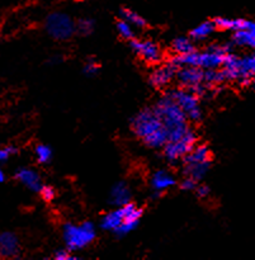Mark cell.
I'll list each match as a JSON object with an SVG mask.
<instances>
[{
    "instance_id": "obj_1",
    "label": "cell",
    "mask_w": 255,
    "mask_h": 260,
    "mask_svg": "<svg viewBox=\"0 0 255 260\" xmlns=\"http://www.w3.org/2000/svg\"><path fill=\"white\" fill-rule=\"evenodd\" d=\"M135 134L152 149L167 145L169 135L155 109H144L132 119Z\"/></svg>"
},
{
    "instance_id": "obj_2",
    "label": "cell",
    "mask_w": 255,
    "mask_h": 260,
    "mask_svg": "<svg viewBox=\"0 0 255 260\" xmlns=\"http://www.w3.org/2000/svg\"><path fill=\"white\" fill-rule=\"evenodd\" d=\"M154 109L167 128L169 141L180 140L190 129L187 123V114L178 106L177 102L168 94L160 99Z\"/></svg>"
},
{
    "instance_id": "obj_3",
    "label": "cell",
    "mask_w": 255,
    "mask_h": 260,
    "mask_svg": "<svg viewBox=\"0 0 255 260\" xmlns=\"http://www.w3.org/2000/svg\"><path fill=\"white\" fill-rule=\"evenodd\" d=\"M95 239V229L91 222H83L80 225L68 223L63 228V240L69 250H80Z\"/></svg>"
},
{
    "instance_id": "obj_4",
    "label": "cell",
    "mask_w": 255,
    "mask_h": 260,
    "mask_svg": "<svg viewBox=\"0 0 255 260\" xmlns=\"http://www.w3.org/2000/svg\"><path fill=\"white\" fill-rule=\"evenodd\" d=\"M45 27L48 35L58 41L69 40L73 37L76 30V24L74 20L65 13H52L48 15Z\"/></svg>"
},
{
    "instance_id": "obj_5",
    "label": "cell",
    "mask_w": 255,
    "mask_h": 260,
    "mask_svg": "<svg viewBox=\"0 0 255 260\" xmlns=\"http://www.w3.org/2000/svg\"><path fill=\"white\" fill-rule=\"evenodd\" d=\"M168 95L172 96L177 102L178 106L187 114L188 119L197 122L202 118V111H201L197 95L189 89H174V90H170Z\"/></svg>"
},
{
    "instance_id": "obj_6",
    "label": "cell",
    "mask_w": 255,
    "mask_h": 260,
    "mask_svg": "<svg viewBox=\"0 0 255 260\" xmlns=\"http://www.w3.org/2000/svg\"><path fill=\"white\" fill-rule=\"evenodd\" d=\"M197 136L192 129L177 141H168L164 146V155L169 161H177L180 157H185L196 146Z\"/></svg>"
},
{
    "instance_id": "obj_7",
    "label": "cell",
    "mask_w": 255,
    "mask_h": 260,
    "mask_svg": "<svg viewBox=\"0 0 255 260\" xmlns=\"http://www.w3.org/2000/svg\"><path fill=\"white\" fill-rule=\"evenodd\" d=\"M231 52V47L229 45L225 46H211L205 52H200L198 55V68L205 70L207 69H218L222 66L225 56Z\"/></svg>"
},
{
    "instance_id": "obj_8",
    "label": "cell",
    "mask_w": 255,
    "mask_h": 260,
    "mask_svg": "<svg viewBox=\"0 0 255 260\" xmlns=\"http://www.w3.org/2000/svg\"><path fill=\"white\" fill-rule=\"evenodd\" d=\"M180 69V66L173 58L172 61H169L168 63H165L164 66H160V68L155 69L152 71L151 76H150V83L155 86V88H164L168 84L170 83L173 78L177 75L178 70Z\"/></svg>"
},
{
    "instance_id": "obj_9",
    "label": "cell",
    "mask_w": 255,
    "mask_h": 260,
    "mask_svg": "<svg viewBox=\"0 0 255 260\" xmlns=\"http://www.w3.org/2000/svg\"><path fill=\"white\" fill-rule=\"evenodd\" d=\"M131 47L137 55L141 56L145 61L150 63H157L162 61L163 53L159 46L151 41H132Z\"/></svg>"
},
{
    "instance_id": "obj_10",
    "label": "cell",
    "mask_w": 255,
    "mask_h": 260,
    "mask_svg": "<svg viewBox=\"0 0 255 260\" xmlns=\"http://www.w3.org/2000/svg\"><path fill=\"white\" fill-rule=\"evenodd\" d=\"M124 211H126V216H124V221L118 229H117L114 233L117 235L122 236V235H127V234L131 233L132 230L136 229V226L139 225L140 217L142 216V210L141 208L136 207L132 203H127V205L123 206Z\"/></svg>"
},
{
    "instance_id": "obj_11",
    "label": "cell",
    "mask_w": 255,
    "mask_h": 260,
    "mask_svg": "<svg viewBox=\"0 0 255 260\" xmlns=\"http://www.w3.org/2000/svg\"><path fill=\"white\" fill-rule=\"evenodd\" d=\"M178 80L188 89L205 80V71L198 66H182L177 73Z\"/></svg>"
},
{
    "instance_id": "obj_12",
    "label": "cell",
    "mask_w": 255,
    "mask_h": 260,
    "mask_svg": "<svg viewBox=\"0 0 255 260\" xmlns=\"http://www.w3.org/2000/svg\"><path fill=\"white\" fill-rule=\"evenodd\" d=\"M19 253V240L10 231L0 233V258H13Z\"/></svg>"
},
{
    "instance_id": "obj_13",
    "label": "cell",
    "mask_w": 255,
    "mask_h": 260,
    "mask_svg": "<svg viewBox=\"0 0 255 260\" xmlns=\"http://www.w3.org/2000/svg\"><path fill=\"white\" fill-rule=\"evenodd\" d=\"M15 178L19 180L22 184H24L32 192H41L42 189V182H41V178L38 175L37 172H35L33 169H28V168H20L19 170H17L15 173Z\"/></svg>"
},
{
    "instance_id": "obj_14",
    "label": "cell",
    "mask_w": 255,
    "mask_h": 260,
    "mask_svg": "<svg viewBox=\"0 0 255 260\" xmlns=\"http://www.w3.org/2000/svg\"><path fill=\"white\" fill-rule=\"evenodd\" d=\"M130 200H131V189L129 185L123 182L114 184L111 190V197H109L112 205L122 207V206L130 203Z\"/></svg>"
},
{
    "instance_id": "obj_15",
    "label": "cell",
    "mask_w": 255,
    "mask_h": 260,
    "mask_svg": "<svg viewBox=\"0 0 255 260\" xmlns=\"http://www.w3.org/2000/svg\"><path fill=\"white\" fill-rule=\"evenodd\" d=\"M222 74L225 80H239L240 78V58L233 53H228L222 63Z\"/></svg>"
},
{
    "instance_id": "obj_16",
    "label": "cell",
    "mask_w": 255,
    "mask_h": 260,
    "mask_svg": "<svg viewBox=\"0 0 255 260\" xmlns=\"http://www.w3.org/2000/svg\"><path fill=\"white\" fill-rule=\"evenodd\" d=\"M124 216H126V211H124L123 206L112 211V212L107 213L103 217V220H102V229L114 233L123 223Z\"/></svg>"
},
{
    "instance_id": "obj_17",
    "label": "cell",
    "mask_w": 255,
    "mask_h": 260,
    "mask_svg": "<svg viewBox=\"0 0 255 260\" xmlns=\"http://www.w3.org/2000/svg\"><path fill=\"white\" fill-rule=\"evenodd\" d=\"M255 78V53L240 58V83L243 85H249L251 79Z\"/></svg>"
},
{
    "instance_id": "obj_18",
    "label": "cell",
    "mask_w": 255,
    "mask_h": 260,
    "mask_svg": "<svg viewBox=\"0 0 255 260\" xmlns=\"http://www.w3.org/2000/svg\"><path fill=\"white\" fill-rule=\"evenodd\" d=\"M175 184V178L167 170H157L151 177V185L156 192L169 189Z\"/></svg>"
},
{
    "instance_id": "obj_19",
    "label": "cell",
    "mask_w": 255,
    "mask_h": 260,
    "mask_svg": "<svg viewBox=\"0 0 255 260\" xmlns=\"http://www.w3.org/2000/svg\"><path fill=\"white\" fill-rule=\"evenodd\" d=\"M210 165H211V161L187 162L184 168L185 177H190L198 182V180H201L206 174H207L208 169H210Z\"/></svg>"
},
{
    "instance_id": "obj_20",
    "label": "cell",
    "mask_w": 255,
    "mask_h": 260,
    "mask_svg": "<svg viewBox=\"0 0 255 260\" xmlns=\"http://www.w3.org/2000/svg\"><path fill=\"white\" fill-rule=\"evenodd\" d=\"M211 161V152L207 146L201 145V146H195V149L184 157V162H206Z\"/></svg>"
},
{
    "instance_id": "obj_21",
    "label": "cell",
    "mask_w": 255,
    "mask_h": 260,
    "mask_svg": "<svg viewBox=\"0 0 255 260\" xmlns=\"http://www.w3.org/2000/svg\"><path fill=\"white\" fill-rule=\"evenodd\" d=\"M215 22H211V20L201 23L200 25H197V27L190 32V38H193V40L196 41L205 40V38H207L208 36L215 30Z\"/></svg>"
},
{
    "instance_id": "obj_22",
    "label": "cell",
    "mask_w": 255,
    "mask_h": 260,
    "mask_svg": "<svg viewBox=\"0 0 255 260\" xmlns=\"http://www.w3.org/2000/svg\"><path fill=\"white\" fill-rule=\"evenodd\" d=\"M234 42L238 46H243V47L255 48V35L246 29L236 30L235 35H234Z\"/></svg>"
},
{
    "instance_id": "obj_23",
    "label": "cell",
    "mask_w": 255,
    "mask_h": 260,
    "mask_svg": "<svg viewBox=\"0 0 255 260\" xmlns=\"http://www.w3.org/2000/svg\"><path fill=\"white\" fill-rule=\"evenodd\" d=\"M173 50L177 55H184V53L195 51V47H193V43L190 42L189 38L178 37L173 42Z\"/></svg>"
},
{
    "instance_id": "obj_24",
    "label": "cell",
    "mask_w": 255,
    "mask_h": 260,
    "mask_svg": "<svg viewBox=\"0 0 255 260\" xmlns=\"http://www.w3.org/2000/svg\"><path fill=\"white\" fill-rule=\"evenodd\" d=\"M119 14H121V17L123 18L124 20H127L130 24L136 25V27H145V25H146V22H145L144 18L140 14H137L136 12H134V10L122 9Z\"/></svg>"
},
{
    "instance_id": "obj_25",
    "label": "cell",
    "mask_w": 255,
    "mask_h": 260,
    "mask_svg": "<svg viewBox=\"0 0 255 260\" xmlns=\"http://www.w3.org/2000/svg\"><path fill=\"white\" fill-rule=\"evenodd\" d=\"M36 156H37L38 162H41V164H47L52 159V149L48 145H37L36 146Z\"/></svg>"
},
{
    "instance_id": "obj_26",
    "label": "cell",
    "mask_w": 255,
    "mask_h": 260,
    "mask_svg": "<svg viewBox=\"0 0 255 260\" xmlns=\"http://www.w3.org/2000/svg\"><path fill=\"white\" fill-rule=\"evenodd\" d=\"M225 80L222 70L218 71L217 69H207L205 71V81L208 84H220L221 81Z\"/></svg>"
},
{
    "instance_id": "obj_27",
    "label": "cell",
    "mask_w": 255,
    "mask_h": 260,
    "mask_svg": "<svg viewBox=\"0 0 255 260\" xmlns=\"http://www.w3.org/2000/svg\"><path fill=\"white\" fill-rule=\"evenodd\" d=\"M94 29V20L93 19H89V18H83V19L79 20L76 23V30L81 35L86 36V35H90Z\"/></svg>"
},
{
    "instance_id": "obj_28",
    "label": "cell",
    "mask_w": 255,
    "mask_h": 260,
    "mask_svg": "<svg viewBox=\"0 0 255 260\" xmlns=\"http://www.w3.org/2000/svg\"><path fill=\"white\" fill-rule=\"evenodd\" d=\"M117 30H118L119 35L123 38H127V40H131L134 37V30H132V24H130L127 20L122 19L117 23Z\"/></svg>"
},
{
    "instance_id": "obj_29",
    "label": "cell",
    "mask_w": 255,
    "mask_h": 260,
    "mask_svg": "<svg viewBox=\"0 0 255 260\" xmlns=\"http://www.w3.org/2000/svg\"><path fill=\"white\" fill-rule=\"evenodd\" d=\"M99 71V63L94 60H89L84 68V73L89 76H94Z\"/></svg>"
},
{
    "instance_id": "obj_30",
    "label": "cell",
    "mask_w": 255,
    "mask_h": 260,
    "mask_svg": "<svg viewBox=\"0 0 255 260\" xmlns=\"http://www.w3.org/2000/svg\"><path fill=\"white\" fill-rule=\"evenodd\" d=\"M18 150L14 146H8L4 149H0V162H4L12 156L13 154H17Z\"/></svg>"
},
{
    "instance_id": "obj_31",
    "label": "cell",
    "mask_w": 255,
    "mask_h": 260,
    "mask_svg": "<svg viewBox=\"0 0 255 260\" xmlns=\"http://www.w3.org/2000/svg\"><path fill=\"white\" fill-rule=\"evenodd\" d=\"M180 188H182L183 190L196 189V188H197V180L193 179V178H190V177L184 178L182 182V184H180Z\"/></svg>"
},
{
    "instance_id": "obj_32",
    "label": "cell",
    "mask_w": 255,
    "mask_h": 260,
    "mask_svg": "<svg viewBox=\"0 0 255 260\" xmlns=\"http://www.w3.org/2000/svg\"><path fill=\"white\" fill-rule=\"evenodd\" d=\"M40 193L45 201H52L55 198V190H53L52 187H46V185H43Z\"/></svg>"
},
{
    "instance_id": "obj_33",
    "label": "cell",
    "mask_w": 255,
    "mask_h": 260,
    "mask_svg": "<svg viewBox=\"0 0 255 260\" xmlns=\"http://www.w3.org/2000/svg\"><path fill=\"white\" fill-rule=\"evenodd\" d=\"M55 259L56 260H69V259H76V258L75 256H70V254H69L66 250H58V251H56Z\"/></svg>"
},
{
    "instance_id": "obj_34",
    "label": "cell",
    "mask_w": 255,
    "mask_h": 260,
    "mask_svg": "<svg viewBox=\"0 0 255 260\" xmlns=\"http://www.w3.org/2000/svg\"><path fill=\"white\" fill-rule=\"evenodd\" d=\"M196 190H197V194L200 196L201 198H205L210 194V188H208L207 185H200V187L196 188Z\"/></svg>"
},
{
    "instance_id": "obj_35",
    "label": "cell",
    "mask_w": 255,
    "mask_h": 260,
    "mask_svg": "<svg viewBox=\"0 0 255 260\" xmlns=\"http://www.w3.org/2000/svg\"><path fill=\"white\" fill-rule=\"evenodd\" d=\"M5 180V175H4V172L2 170V168H0V183L4 182Z\"/></svg>"
},
{
    "instance_id": "obj_36",
    "label": "cell",
    "mask_w": 255,
    "mask_h": 260,
    "mask_svg": "<svg viewBox=\"0 0 255 260\" xmlns=\"http://www.w3.org/2000/svg\"><path fill=\"white\" fill-rule=\"evenodd\" d=\"M254 79H255V78H254Z\"/></svg>"
}]
</instances>
